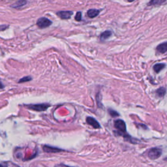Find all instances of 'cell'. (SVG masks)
<instances>
[{
	"label": "cell",
	"mask_w": 167,
	"mask_h": 167,
	"mask_svg": "<svg viewBox=\"0 0 167 167\" xmlns=\"http://www.w3.org/2000/svg\"><path fill=\"white\" fill-rule=\"evenodd\" d=\"M112 32L109 30H107L105 31V32H103L101 34V36H100V38L101 41H104V40H106L107 39H109L110 37L112 35Z\"/></svg>",
	"instance_id": "8fae6325"
},
{
	"label": "cell",
	"mask_w": 167,
	"mask_h": 167,
	"mask_svg": "<svg viewBox=\"0 0 167 167\" xmlns=\"http://www.w3.org/2000/svg\"><path fill=\"white\" fill-rule=\"evenodd\" d=\"M55 167H73V166H67V165H63V164H60V165H55Z\"/></svg>",
	"instance_id": "ac0fdd59"
},
{
	"label": "cell",
	"mask_w": 167,
	"mask_h": 167,
	"mask_svg": "<svg viewBox=\"0 0 167 167\" xmlns=\"http://www.w3.org/2000/svg\"><path fill=\"white\" fill-rule=\"evenodd\" d=\"M114 127L119 132L120 135H125L126 133V124L125 122L122 119H117L114 122Z\"/></svg>",
	"instance_id": "7a4b0ae2"
},
{
	"label": "cell",
	"mask_w": 167,
	"mask_h": 167,
	"mask_svg": "<svg viewBox=\"0 0 167 167\" xmlns=\"http://www.w3.org/2000/svg\"><path fill=\"white\" fill-rule=\"evenodd\" d=\"M58 16L61 19L67 20L69 19L73 14V12L71 11H58L56 13Z\"/></svg>",
	"instance_id": "5b68a950"
},
{
	"label": "cell",
	"mask_w": 167,
	"mask_h": 167,
	"mask_svg": "<svg viewBox=\"0 0 167 167\" xmlns=\"http://www.w3.org/2000/svg\"><path fill=\"white\" fill-rule=\"evenodd\" d=\"M8 27L7 25H1V31H4V29H7Z\"/></svg>",
	"instance_id": "d6986e66"
},
{
	"label": "cell",
	"mask_w": 167,
	"mask_h": 167,
	"mask_svg": "<svg viewBox=\"0 0 167 167\" xmlns=\"http://www.w3.org/2000/svg\"><path fill=\"white\" fill-rule=\"evenodd\" d=\"M100 11L98 10V9H89V10L87 12V15L89 18H93L96 17L97 15L99 14Z\"/></svg>",
	"instance_id": "9c48e42d"
},
{
	"label": "cell",
	"mask_w": 167,
	"mask_h": 167,
	"mask_svg": "<svg viewBox=\"0 0 167 167\" xmlns=\"http://www.w3.org/2000/svg\"><path fill=\"white\" fill-rule=\"evenodd\" d=\"M162 154L161 149L158 148H153L150 150L148 152V157L151 159H157L159 158Z\"/></svg>",
	"instance_id": "277c9868"
},
{
	"label": "cell",
	"mask_w": 167,
	"mask_h": 167,
	"mask_svg": "<svg viewBox=\"0 0 167 167\" xmlns=\"http://www.w3.org/2000/svg\"><path fill=\"white\" fill-rule=\"evenodd\" d=\"M27 1H18L17 2H15L14 4H13V5H11V7L14 8V9H20L21 7H24V5H26L27 4Z\"/></svg>",
	"instance_id": "30bf717a"
},
{
	"label": "cell",
	"mask_w": 167,
	"mask_h": 167,
	"mask_svg": "<svg viewBox=\"0 0 167 167\" xmlns=\"http://www.w3.org/2000/svg\"><path fill=\"white\" fill-rule=\"evenodd\" d=\"M52 24V21L46 17L39 18L37 21V25L39 28H42V29H44L46 28V27H49Z\"/></svg>",
	"instance_id": "3957f363"
},
{
	"label": "cell",
	"mask_w": 167,
	"mask_h": 167,
	"mask_svg": "<svg viewBox=\"0 0 167 167\" xmlns=\"http://www.w3.org/2000/svg\"><path fill=\"white\" fill-rule=\"evenodd\" d=\"M157 52L160 54H164L167 52V42L161 43L157 46Z\"/></svg>",
	"instance_id": "ba28073f"
},
{
	"label": "cell",
	"mask_w": 167,
	"mask_h": 167,
	"mask_svg": "<svg viewBox=\"0 0 167 167\" xmlns=\"http://www.w3.org/2000/svg\"><path fill=\"white\" fill-rule=\"evenodd\" d=\"M27 108L30 110L38 111V112H41V111H45L47 110L50 105L47 103H42V104H29L27 105Z\"/></svg>",
	"instance_id": "6da1fadb"
},
{
	"label": "cell",
	"mask_w": 167,
	"mask_h": 167,
	"mask_svg": "<svg viewBox=\"0 0 167 167\" xmlns=\"http://www.w3.org/2000/svg\"><path fill=\"white\" fill-rule=\"evenodd\" d=\"M165 67V64L164 63H157L153 66V70L155 73H158L161 71H162Z\"/></svg>",
	"instance_id": "7c38bea8"
},
{
	"label": "cell",
	"mask_w": 167,
	"mask_h": 167,
	"mask_svg": "<svg viewBox=\"0 0 167 167\" xmlns=\"http://www.w3.org/2000/svg\"><path fill=\"white\" fill-rule=\"evenodd\" d=\"M86 122L95 129H99L101 127L99 123L92 117H88L87 118H86Z\"/></svg>",
	"instance_id": "8992f818"
},
{
	"label": "cell",
	"mask_w": 167,
	"mask_h": 167,
	"mask_svg": "<svg viewBox=\"0 0 167 167\" xmlns=\"http://www.w3.org/2000/svg\"><path fill=\"white\" fill-rule=\"evenodd\" d=\"M165 1H161V0H154V1H150L149 4H148V5H161L162 4H164Z\"/></svg>",
	"instance_id": "5bb4252c"
},
{
	"label": "cell",
	"mask_w": 167,
	"mask_h": 167,
	"mask_svg": "<svg viewBox=\"0 0 167 167\" xmlns=\"http://www.w3.org/2000/svg\"><path fill=\"white\" fill-rule=\"evenodd\" d=\"M75 19L78 22H79V21L82 20V13H81V12H78V13H76V16L75 17Z\"/></svg>",
	"instance_id": "e0dca14e"
},
{
	"label": "cell",
	"mask_w": 167,
	"mask_h": 167,
	"mask_svg": "<svg viewBox=\"0 0 167 167\" xmlns=\"http://www.w3.org/2000/svg\"><path fill=\"white\" fill-rule=\"evenodd\" d=\"M109 113L112 117H117L119 116V113L112 109H109Z\"/></svg>",
	"instance_id": "2e32d148"
},
{
	"label": "cell",
	"mask_w": 167,
	"mask_h": 167,
	"mask_svg": "<svg viewBox=\"0 0 167 167\" xmlns=\"http://www.w3.org/2000/svg\"><path fill=\"white\" fill-rule=\"evenodd\" d=\"M43 150H44L46 153H57L62 151V150L60 149V148H57L55 147H52L49 146H43Z\"/></svg>",
	"instance_id": "52a82bcc"
},
{
	"label": "cell",
	"mask_w": 167,
	"mask_h": 167,
	"mask_svg": "<svg viewBox=\"0 0 167 167\" xmlns=\"http://www.w3.org/2000/svg\"><path fill=\"white\" fill-rule=\"evenodd\" d=\"M166 89L163 87H161L159 88L156 91V94L157 95V96H159V97H163L164 95L166 94Z\"/></svg>",
	"instance_id": "4fadbf2b"
},
{
	"label": "cell",
	"mask_w": 167,
	"mask_h": 167,
	"mask_svg": "<svg viewBox=\"0 0 167 167\" xmlns=\"http://www.w3.org/2000/svg\"><path fill=\"white\" fill-rule=\"evenodd\" d=\"M32 80V77H31L30 76H24V77H23V78H22L21 79L18 80V83H24V82H26L31 81Z\"/></svg>",
	"instance_id": "9a60e30c"
}]
</instances>
